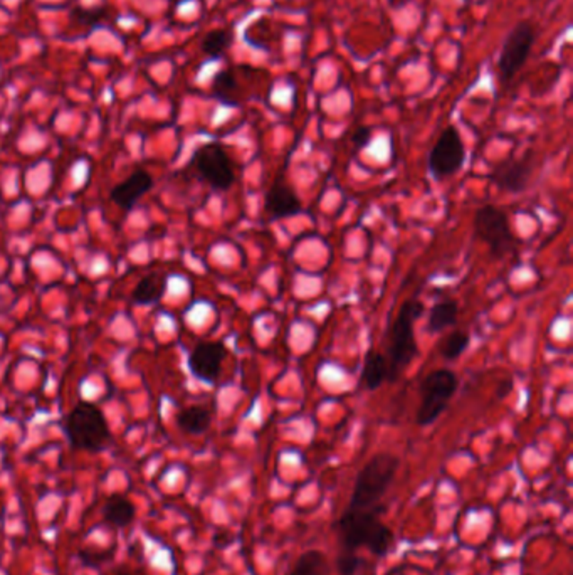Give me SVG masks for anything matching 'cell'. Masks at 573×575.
<instances>
[{"mask_svg":"<svg viewBox=\"0 0 573 575\" xmlns=\"http://www.w3.org/2000/svg\"><path fill=\"white\" fill-rule=\"evenodd\" d=\"M465 159V142L461 133L456 126H448L429 153V170L439 180L450 177L463 167Z\"/></svg>","mask_w":573,"mask_h":575,"instance_id":"7","label":"cell"},{"mask_svg":"<svg viewBox=\"0 0 573 575\" xmlns=\"http://www.w3.org/2000/svg\"><path fill=\"white\" fill-rule=\"evenodd\" d=\"M458 303L456 302H442L437 303L432 306L431 313H429V320H427V329L432 333L436 331H442L448 327H452L458 320Z\"/></svg>","mask_w":573,"mask_h":575,"instance_id":"19","label":"cell"},{"mask_svg":"<svg viewBox=\"0 0 573 575\" xmlns=\"http://www.w3.org/2000/svg\"><path fill=\"white\" fill-rule=\"evenodd\" d=\"M167 288V278L164 274H149L145 276L132 293V300L137 305H151L164 296Z\"/></svg>","mask_w":573,"mask_h":575,"instance_id":"14","label":"cell"},{"mask_svg":"<svg viewBox=\"0 0 573 575\" xmlns=\"http://www.w3.org/2000/svg\"><path fill=\"white\" fill-rule=\"evenodd\" d=\"M116 575H132V574H116Z\"/></svg>","mask_w":573,"mask_h":575,"instance_id":"25","label":"cell"},{"mask_svg":"<svg viewBox=\"0 0 573 575\" xmlns=\"http://www.w3.org/2000/svg\"><path fill=\"white\" fill-rule=\"evenodd\" d=\"M266 210L274 219H285L300 214L303 210L298 195L286 184L276 182L266 195Z\"/></svg>","mask_w":573,"mask_h":575,"instance_id":"13","label":"cell"},{"mask_svg":"<svg viewBox=\"0 0 573 575\" xmlns=\"http://www.w3.org/2000/svg\"><path fill=\"white\" fill-rule=\"evenodd\" d=\"M237 88V82H235V78H234L233 73L224 69V71H218L214 78V82H212V91H214V96L218 98L220 101L224 103H231V95L235 91Z\"/></svg>","mask_w":573,"mask_h":575,"instance_id":"23","label":"cell"},{"mask_svg":"<svg viewBox=\"0 0 573 575\" xmlns=\"http://www.w3.org/2000/svg\"><path fill=\"white\" fill-rule=\"evenodd\" d=\"M423 305L415 300L404 303L398 310L394 327L389 335V352H387V367L389 381H397L402 372L407 369L410 362L417 356V342L414 337V323L421 318Z\"/></svg>","mask_w":573,"mask_h":575,"instance_id":"2","label":"cell"},{"mask_svg":"<svg viewBox=\"0 0 573 575\" xmlns=\"http://www.w3.org/2000/svg\"><path fill=\"white\" fill-rule=\"evenodd\" d=\"M289 575H329V562L320 550H308L296 561Z\"/></svg>","mask_w":573,"mask_h":575,"instance_id":"18","label":"cell"},{"mask_svg":"<svg viewBox=\"0 0 573 575\" xmlns=\"http://www.w3.org/2000/svg\"><path fill=\"white\" fill-rule=\"evenodd\" d=\"M151 185L153 178L150 174L137 170L111 191V201L124 210H130L143 197V193L150 191Z\"/></svg>","mask_w":573,"mask_h":575,"instance_id":"12","label":"cell"},{"mask_svg":"<svg viewBox=\"0 0 573 575\" xmlns=\"http://www.w3.org/2000/svg\"><path fill=\"white\" fill-rule=\"evenodd\" d=\"M210 412L207 411L202 406H192L184 411L178 412L177 425L187 434H204L205 431L210 427Z\"/></svg>","mask_w":573,"mask_h":575,"instance_id":"15","label":"cell"},{"mask_svg":"<svg viewBox=\"0 0 573 575\" xmlns=\"http://www.w3.org/2000/svg\"><path fill=\"white\" fill-rule=\"evenodd\" d=\"M469 345V335L465 331H452L444 339V342L440 343L439 352L440 356H444L446 360H456L458 356H461Z\"/></svg>","mask_w":573,"mask_h":575,"instance_id":"22","label":"cell"},{"mask_svg":"<svg viewBox=\"0 0 573 575\" xmlns=\"http://www.w3.org/2000/svg\"><path fill=\"white\" fill-rule=\"evenodd\" d=\"M370 137H372L370 128H367V126H362V128H358V130H356L355 135H354V143H355L358 149H363V147H367V145H369Z\"/></svg>","mask_w":573,"mask_h":575,"instance_id":"24","label":"cell"},{"mask_svg":"<svg viewBox=\"0 0 573 575\" xmlns=\"http://www.w3.org/2000/svg\"><path fill=\"white\" fill-rule=\"evenodd\" d=\"M135 505L124 496H113L105 507V519L115 527H126L135 519Z\"/></svg>","mask_w":573,"mask_h":575,"instance_id":"17","label":"cell"},{"mask_svg":"<svg viewBox=\"0 0 573 575\" xmlns=\"http://www.w3.org/2000/svg\"><path fill=\"white\" fill-rule=\"evenodd\" d=\"M363 383L370 390H375L382 385L385 381H389V367H387V358L381 352H369L365 358L363 365Z\"/></svg>","mask_w":573,"mask_h":575,"instance_id":"16","label":"cell"},{"mask_svg":"<svg viewBox=\"0 0 573 575\" xmlns=\"http://www.w3.org/2000/svg\"><path fill=\"white\" fill-rule=\"evenodd\" d=\"M343 550L355 552L356 548H369L375 555H385L394 535L392 530L379 520V511L370 510H346L338 520Z\"/></svg>","mask_w":573,"mask_h":575,"instance_id":"1","label":"cell"},{"mask_svg":"<svg viewBox=\"0 0 573 575\" xmlns=\"http://www.w3.org/2000/svg\"><path fill=\"white\" fill-rule=\"evenodd\" d=\"M475 231L479 239L490 247L494 258H501L515 246V236L505 210L494 206L479 209L475 218Z\"/></svg>","mask_w":573,"mask_h":575,"instance_id":"6","label":"cell"},{"mask_svg":"<svg viewBox=\"0 0 573 575\" xmlns=\"http://www.w3.org/2000/svg\"><path fill=\"white\" fill-rule=\"evenodd\" d=\"M459 379L452 370L440 369L425 375L421 383V406L417 411V425H429L448 409L454 398Z\"/></svg>","mask_w":573,"mask_h":575,"instance_id":"5","label":"cell"},{"mask_svg":"<svg viewBox=\"0 0 573 575\" xmlns=\"http://www.w3.org/2000/svg\"><path fill=\"white\" fill-rule=\"evenodd\" d=\"M533 165L530 164V157L526 159H509L492 168V180L506 192L518 193L523 192L532 177Z\"/></svg>","mask_w":573,"mask_h":575,"instance_id":"11","label":"cell"},{"mask_svg":"<svg viewBox=\"0 0 573 575\" xmlns=\"http://www.w3.org/2000/svg\"><path fill=\"white\" fill-rule=\"evenodd\" d=\"M233 42V34L227 29H216L210 30L205 36L204 42H202V49L207 56L210 57H218L222 53L231 46Z\"/></svg>","mask_w":573,"mask_h":575,"instance_id":"20","label":"cell"},{"mask_svg":"<svg viewBox=\"0 0 573 575\" xmlns=\"http://www.w3.org/2000/svg\"><path fill=\"white\" fill-rule=\"evenodd\" d=\"M193 165L216 191H227L233 187L235 180L233 162L227 151L218 143H207L195 151Z\"/></svg>","mask_w":573,"mask_h":575,"instance_id":"8","label":"cell"},{"mask_svg":"<svg viewBox=\"0 0 573 575\" xmlns=\"http://www.w3.org/2000/svg\"><path fill=\"white\" fill-rule=\"evenodd\" d=\"M337 567L340 575H370L369 562L363 561L350 550L341 552L337 559Z\"/></svg>","mask_w":573,"mask_h":575,"instance_id":"21","label":"cell"},{"mask_svg":"<svg viewBox=\"0 0 573 575\" xmlns=\"http://www.w3.org/2000/svg\"><path fill=\"white\" fill-rule=\"evenodd\" d=\"M400 466L398 458L390 452H379L370 459L356 476L350 510L375 508L379 500L389 490Z\"/></svg>","mask_w":573,"mask_h":575,"instance_id":"3","label":"cell"},{"mask_svg":"<svg viewBox=\"0 0 573 575\" xmlns=\"http://www.w3.org/2000/svg\"><path fill=\"white\" fill-rule=\"evenodd\" d=\"M535 44V28L530 22H519L506 38L501 56H500V73L501 78L508 82L511 80L519 69L523 68L525 61L528 59L530 51Z\"/></svg>","mask_w":573,"mask_h":575,"instance_id":"9","label":"cell"},{"mask_svg":"<svg viewBox=\"0 0 573 575\" xmlns=\"http://www.w3.org/2000/svg\"><path fill=\"white\" fill-rule=\"evenodd\" d=\"M64 431L74 450L101 451L108 444L109 429L105 414L91 402H80L69 412Z\"/></svg>","mask_w":573,"mask_h":575,"instance_id":"4","label":"cell"},{"mask_svg":"<svg viewBox=\"0 0 573 575\" xmlns=\"http://www.w3.org/2000/svg\"><path fill=\"white\" fill-rule=\"evenodd\" d=\"M226 356H227V350L224 343H199L189 356V367L193 377H197L202 382H216Z\"/></svg>","mask_w":573,"mask_h":575,"instance_id":"10","label":"cell"}]
</instances>
